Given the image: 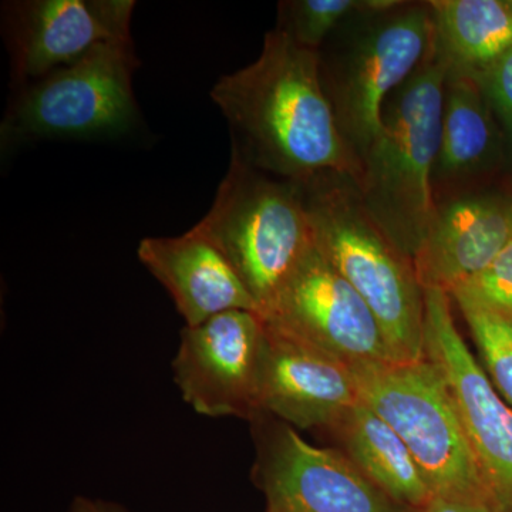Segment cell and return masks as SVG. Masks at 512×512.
I'll return each mask as SVG.
<instances>
[{
	"mask_svg": "<svg viewBox=\"0 0 512 512\" xmlns=\"http://www.w3.org/2000/svg\"><path fill=\"white\" fill-rule=\"evenodd\" d=\"M133 0H30L8 6L13 73L33 83L94 47L131 39Z\"/></svg>",
	"mask_w": 512,
	"mask_h": 512,
	"instance_id": "12",
	"label": "cell"
},
{
	"mask_svg": "<svg viewBox=\"0 0 512 512\" xmlns=\"http://www.w3.org/2000/svg\"><path fill=\"white\" fill-rule=\"evenodd\" d=\"M133 40L103 43L20 92L3 121L6 138L119 134L136 120Z\"/></svg>",
	"mask_w": 512,
	"mask_h": 512,
	"instance_id": "7",
	"label": "cell"
},
{
	"mask_svg": "<svg viewBox=\"0 0 512 512\" xmlns=\"http://www.w3.org/2000/svg\"><path fill=\"white\" fill-rule=\"evenodd\" d=\"M510 194H511V202H512V187H511V191H510Z\"/></svg>",
	"mask_w": 512,
	"mask_h": 512,
	"instance_id": "25",
	"label": "cell"
},
{
	"mask_svg": "<svg viewBox=\"0 0 512 512\" xmlns=\"http://www.w3.org/2000/svg\"><path fill=\"white\" fill-rule=\"evenodd\" d=\"M423 512H493L484 501L463 498L433 497L424 505Z\"/></svg>",
	"mask_w": 512,
	"mask_h": 512,
	"instance_id": "23",
	"label": "cell"
},
{
	"mask_svg": "<svg viewBox=\"0 0 512 512\" xmlns=\"http://www.w3.org/2000/svg\"><path fill=\"white\" fill-rule=\"evenodd\" d=\"M474 76L504 138L507 167L512 168V50Z\"/></svg>",
	"mask_w": 512,
	"mask_h": 512,
	"instance_id": "22",
	"label": "cell"
},
{
	"mask_svg": "<svg viewBox=\"0 0 512 512\" xmlns=\"http://www.w3.org/2000/svg\"><path fill=\"white\" fill-rule=\"evenodd\" d=\"M434 46L450 69L477 73L512 50V0H429Z\"/></svg>",
	"mask_w": 512,
	"mask_h": 512,
	"instance_id": "18",
	"label": "cell"
},
{
	"mask_svg": "<svg viewBox=\"0 0 512 512\" xmlns=\"http://www.w3.org/2000/svg\"><path fill=\"white\" fill-rule=\"evenodd\" d=\"M265 319L229 311L197 326H184L173 359L175 386L195 413L211 419L254 420Z\"/></svg>",
	"mask_w": 512,
	"mask_h": 512,
	"instance_id": "10",
	"label": "cell"
},
{
	"mask_svg": "<svg viewBox=\"0 0 512 512\" xmlns=\"http://www.w3.org/2000/svg\"><path fill=\"white\" fill-rule=\"evenodd\" d=\"M298 184L313 245L362 296L396 362L424 359V291L413 259L370 214L350 175L322 174Z\"/></svg>",
	"mask_w": 512,
	"mask_h": 512,
	"instance_id": "2",
	"label": "cell"
},
{
	"mask_svg": "<svg viewBox=\"0 0 512 512\" xmlns=\"http://www.w3.org/2000/svg\"><path fill=\"white\" fill-rule=\"evenodd\" d=\"M450 296L456 302L512 319V241L484 271L458 285Z\"/></svg>",
	"mask_w": 512,
	"mask_h": 512,
	"instance_id": "21",
	"label": "cell"
},
{
	"mask_svg": "<svg viewBox=\"0 0 512 512\" xmlns=\"http://www.w3.org/2000/svg\"><path fill=\"white\" fill-rule=\"evenodd\" d=\"M512 241L510 192L495 187L437 202L426 237L413 256L417 281L447 293L484 271Z\"/></svg>",
	"mask_w": 512,
	"mask_h": 512,
	"instance_id": "14",
	"label": "cell"
},
{
	"mask_svg": "<svg viewBox=\"0 0 512 512\" xmlns=\"http://www.w3.org/2000/svg\"><path fill=\"white\" fill-rule=\"evenodd\" d=\"M262 318L272 329L349 367L396 362L362 296L315 247Z\"/></svg>",
	"mask_w": 512,
	"mask_h": 512,
	"instance_id": "9",
	"label": "cell"
},
{
	"mask_svg": "<svg viewBox=\"0 0 512 512\" xmlns=\"http://www.w3.org/2000/svg\"><path fill=\"white\" fill-rule=\"evenodd\" d=\"M252 477L266 512H397L392 498L346 454L312 446L284 421L261 413Z\"/></svg>",
	"mask_w": 512,
	"mask_h": 512,
	"instance_id": "8",
	"label": "cell"
},
{
	"mask_svg": "<svg viewBox=\"0 0 512 512\" xmlns=\"http://www.w3.org/2000/svg\"><path fill=\"white\" fill-rule=\"evenodd\" d=\"M232 131V153L252 167L305 183L360 165L340 133L320 82L319 56L279 30L266 33L254 63L222 76L211 90Z\"/></svg>",
	"mask_w": 512,
	"mask_h": 512,
	"instance_id": "1",
	"label": "cell"
},
{
	"mask_svg": "<svg viewBox=\"0 0 512 512\" xmlns=\"http://www.w3.org/2000/svg\"><path fill=\"white\" fill-rule=\"evenodd\" d=\"M447 72L433 45L412 77L387 97L356 180L367 210L412 259L436 214L433 171Z\"/></svg>",
	"mask_w": 512,
	"mask_h": 512,
	"instance_id": "4",
	"label": "cell"
},
{
	"mask_svg": "<svg viewBox=\"0 0 512 512\" xmlns=\"http://www.w3.org/2000/svg\"><path fill=\"white\" fill-rule=\"evenodd\" d=\"M265 326L256 382L259 412L293 429H335L360 402L352 369Z\"/></svg>",
	"mask_w": 512,
	"mask_h": 512,
	"instance_id": "13",
	"label": "cell"
},
{
	"mask_svg": "<svg viewBox=\"0 0 512 512\" xmlns=\"http://www.w3.org/2000/svg\"><path fill=\"white\" fill-rule=\"evenodd\" d=\"M491 383L512 409V319L457 302Z\"/></svg>",
	"mask_w": 512,
	"mask_h": 512,
	"instance_id": "20",
	"label": "cell"
},
{
	"mask_svg": "<svg viewBox=\"0 0 512 512\" xmlns=\"http://www.w3.org/2000/svg\"><path fill=\"white\" fill-rule=\"evenodd\" d=\"M424 348L446 379L485 483L512 503V409L461 338L443 289L424 291Z\"/></svg>",
	"mask_w": 512,
	"mask_h": 512,
	"instance_id": "11",
	"label": "cell"
},
{
	"mask_svg": "<svg viewBox=\"0 0 512 512\" xmlns=\"http://www.w3.org/2000/svg\"><path fill=\"white\" fill-rule=\"evenodd\" d=\"M369 0H284L278 3L275 29L296 46L318 53L326 40Z\"/></svg>",
	"mask_w": 512,
	"mask_h": 512,
	"instance_id": "19",
	"label": "cell"
},
{
	"mask_svg": "<svg viewBox=\"0 0 512 512\" xmlns=\"http://www.w3.org/2000/svg\"><path fill=\"white\" fill-rule=\"evenodd\" d=\"M350 369L360 402L403 440L433 497L488 503L493 493L439 367L424 357L417 362L369 363Z\"/></svg>",
	"mask_w": 512,
	"mask_h": 512,
	"instance_id": "6",
	"label": "cell"
},
{
	"mask_svg": "<svg viewBox=\"0 0 512 512\" xmlns=\"http://www.w3.org/2000/svg\"><path fill=\"white\" fill-rule=\"evenodd\" d=\"M192 228L227 258L261 316L315 247L299 184L234 153L211 210Z\"/></svg>",
	"mask_w": 512,
	"mask_h": 512,
	"instance_id": "5",
	"label": "cell"
},
{
	"mask_svg": "<svg viewBox=\"0 0 512 512\" xmlns=\"http://www.w3.org/2000/svg\"><path fill=\"white\" fill-rule=\"evenodd\" d=\"M333 430L350 461L387 497L414 507H424L433 498L409 448L365 403H357Z\"/></svg>",
	"mask_w": 512,
	"mask_h": 512,
	"instance_id": "17",
	"label": "cell"
},
{
	"mask_svg": "<svg viewBox=\"0 0 512 512\" xmlns=\"http://www.w3.org/2000/svg\"><path fill=\"white\" fill-rule=\"evenodd\" d=\"M137 255L170 293L185 326L229 311L259 313L227 258L194 228L178 237L144 238Z\"/></svg>",
	"mask_w": 512,
	"mask_h": 512,
	"instance_id": "16",
	"label": "cell"
},
{
	"mask_svg": "<svg viewBox=\"0 0 512 512\" xmlns=\"http://www.w3.org/2000/svg\"><path fill=\"white\" fill-rule=\"evenodd\" d=\"M66 512H131L116 501L104 498L89 497V495H76Z\"/></svg>",
	"mask_w": 512,
	"mask_h": 512,
	"instance_id": "24",
	"label": "cell"
},
{
	"mask_svg": "<svg viewBox=\"0 0 512 512\" xmlns=\"http://www.w3.org/2000/svg\"><path fill=\"white\" fill-rule=\"evenodd\" d=\"M504 168L508 167L503 134L480 84L470 73L448 67L433 171L436 204L491 187Z\"/></svg>",
	"mask_w": 512,
	"mask_h": 512,
	"instance_id": "15",
	"label": "cell"
},
{
	"mask_svg": "<svg viewBox=\"0 0 512 512\" xmlns=\"http://www.w3.org/2000/svg\"><path fill=\"white\" fill-rule=\"evenodd\" d=\"M433 45L430 2L369 0L319 50L323 92L359 165L379 133L387 97L412 77Z\"/></svg>",
	"mask_w": 512,
	"mask_h": 512,
	"instance_id": "3",
	"label": "cell"
}]
</instances>
